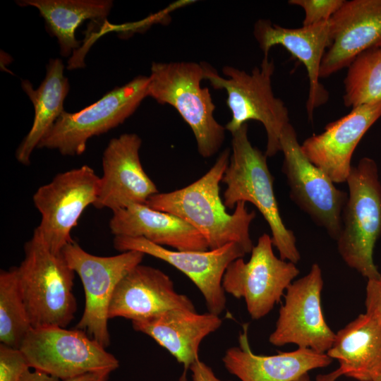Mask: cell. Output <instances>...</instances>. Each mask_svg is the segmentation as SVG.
Here are the masks:
<instances>
[{
	"label": "cell",
	"instance_id": "obj_1",
	"mask_svg": "<svg viewBox=\"0 0 381 381\" xmlns=\"http://www.w3.org/2000/svg\"><path fill=\"white\" fill-rule=\"evenodd\" d=\"M231 150L225 149L202 177L182 188L157 193L146 204L159 211L176 215L197 229L206 240L209 250L236 243L250 253L253 248L250 225L255 218L245 202H239L234 212L226 210L219 195V183L229 164Z\"/></svg>",
	"mask_w": 381,
	"mask_h": 381
},
{
	"label": "cell",
	"instance_id": "obj_2",
	"mask_svg": "<svg viewBox=\"0 0 381 381\" xmlns=\"http://www.w3.org/2000/svg\"><path fill=\"white\" fill-rule=\"evenodd\" d=\"M248 123L231 133L230 159L222 182L226 208L232 210L239 202L254 205L267 222L273 246L280 258L296 264L301 259L294 232L284 225L275 198L274 178L269 170L267 156L252 145Z\"/></svg>",
	"mask_w": 381,
	"mask_h": 381
},
{
	"label": "cell",
	"instance_id": "obj_3",
	"mask_svg": "<svg viewBox=\"0 0 381 381\" xmlns=\"http://www.w3.org/2000/svg\"><path fill=\"white\" fill-rule=\"evenodd\" d=\"M17 271L32 327L66 328L77 310L73 293L75 272L62 253L49 250L36 229L25 243L24 258Z\"/></svg>",
	"mask_w": 381,
	"mask_h": 381
},
{
	"label": "cell",
	"instance_id": "obj_4",
	"mask_svg": "<svg viewBox=\"0 0 381 381\" xmlns=\"http://www.w3.org/2000/svg\"><path fill=\"white\" fill-rule=\"evenodd\" d=\"M204 80L214 89L225 90L226 104L231 119L225 126L231 133L249 120L260 122L267 133L265 155L273 157L280 151L279 138L284 127L289 123V110L284 102L274 95L272 78L275 66L272 59L264 56L260 66L250 73L225 66L219 75L215 69L202 64Z\"/></svg>",
	"mask_w": 381,
	"mask_h": 381
},
{
	"label": "cell",
	"instance_id": "obj_5",
	"mask_svg": "<svg viewBox=\"0 0 381 381\" xmlns=\"http://www.w3.org/2000/svg\"><path fill=\"white\" fill-rule=\"evenodd\" d=\"M346 182L349 195L336 240L338 253L367 280L375 279L381 276L373 260L375 245L381 236V182L377 164L363 157L351 166Z\"/></svg>",
	"mask_w": 381,
	"mask_h": 381
},
{
	"label": "cell",
	"instance_id": "obj_6",
	"mask_svg": "<svg viewBox=\"0 0 381 381\" xmlns=\"http://www.w3.org/2000/svg\"><path fill=\"white\" fill-rule=\"evenodd\" d=\"M150 70L149 97L176 109L191 128L202 157L216 155L224 141L226 128L214 116L215 105L209 89L201 86L203 65L153 62Z\"/></svg>",
	"mask_w": 381,
	"mask_h": 381
},
{
	"label": "cell",
	"instance_id": "obj_7",
	"mask_svg": "<svg viewBox=\"0 0 381 381\" xmlns=\"http://www.w3.org/2000/svg\"><path fill=\"white\" fill-rule=\"evenodd\" d=\"M149 76L138 75L80 111H64L37 148L56 150L64 156L82 155L90 138L117 127L135 111L149 97Z\"/></svg>",
	"mask_w": 381,
	"mask_h": 381
},
{
	"label": "cell",
	"instance_id": "obj_8",
	"mask_svg": "<svg viewBox=\"0 0 381 381\" xmlns=\"http://www.w3.org/2000/svg\"><path fill=\"white\" fill-rule=\"evenodd\" d=\"M30 368L61 380L91 371H114L118 359L85 331L31 328L19 348Z\"/></svg>",
	"mask_w": 381,
	"mask_h": 381
},
{
	"label": "cell",
	"instance_id": "obj_9",
	"mask_svg": "<svg viewBox=\"0 0 381 381\" xmlns=\"http://www.w3.org/2000/svg\"><path fill=\"white\" fill-rule=\"evenodd\" d=\"M61 253L79 276L85 291V309L75 329L85 331L107 348L110 344L108 310L114 289L131 270L141 263L145 254L130 250L113 256H97L75 241L66 245Z\"/></svg>",
	"mask_w": 381,
	"mask_h": 381
},
{
	"label": "cell",
	"instance_id": "obj_10",
	"mask_svg": "<svg viewBox=\"0 0 381 381\" xmlns=\"http://www.w3.org/2000/svg\"><path fill=\"white\" fill-rule=\"evenodd\" d=\"M284 155L282 171L292 200L319 226L337 240L341 230V213L348 194L303 153L293 126L286 124L279 138Z\"/></svg>",
	"mask_w": 381,
	"mask_h": 381
},
{
	"label": "cell",
	"instance_id": "obj_11",
	"mask_svg": "<svg viewBox=\"0 0 381 381\" xmlns=\"http://www.w3.org/2000/svg\"><path fill=\"white\" fill-rule=\"evenodd\" d=\"M99 179L87 165L59 173L48 183L41 186L32 200L41 214L36 228L54 254L73 242L71 233L85 209L95 203Z\"/></svg>",
	"mask_w": 381,
	"mask_h": 381
},
{
	"label": "cell",
	"instance_id": "obj_12",
	"mask_svg": "<svg viewBox=\"0 0 381 381\" xmlns=\"http://www.w3.org/2000/svg\"><path fill=\"white\" fill-rule=\"evenodd\" d=\"M272 246V238L263 234L253 246L249 260L246 262L243 258L234 260L223 277L225 293L243 298L253 320L266 316L299 274L296 264L274 255Z\"/></svg>",
	"mask_w": 381,
	"mask_h": 381
},
{
	"label": "cell",
	"instance_id": "obj_13",
	"mask_svg": "<svg viewBox=\"0 0 381 381\" xmlns=\"http://www.w3.org/2000/svg\"><path fill=\"white\" fill-rule=\"evenodd\" d=\"M322 270L314 263L309 272L293 282L285 291L284 303L279 310L274 330L269 341L276 346L294 344L326 353L335 333L327 324L322 308Z\"/></svg>",
	"mask_w": 381,
	"mask_h": 381
},
{
	"label": "cell",
	"instance_id": "obj_14",
	"mask_svg": "<svg viewBox=\"0 0 381 381\" xmlns=\"http://www.w3.org/2000/svg\"><path fill=\"white\" fill-rule=\"evenodd\" d=\"M114 247L120 252L135 250L160 259L183 272L199 289L208 312L219 315L226 308L222 279L227 267L246 254L238 243H231L205 251L172 250L142 237L114 236Z\"/></svg>",
	"mask_w": 381,
	"mask_h": 381
},
{
	"label": "cell",
	"instance_id": "obj_15",
	"mask_svg": "<svg viewBox=\"0 0 381 381\" xmlns=\"http://www.w3.org/2000/svg\"><path fill=\"white\" fill-rule=\"evenodd\" d=\"M141 144L135 133H123L109 141L103 152L102 176L95 207L115 212L133 204H146L159 193L143 168Z\"/></svg>",
	"mask_w": 381,
	"mask_h": 381
},
{
	"label": "cell",
	"instance_id": "obj_16",
	"mask_svg": "<svg viewBox=\"0 0 381 381\" xmlns=\"http://www.w3.org/2000/svg\"><path fill=\"white\" fill-rule=\"evenodd\" d=\"M329 40L320 78L348 68L363 52L381 47V0L344 1L329 19Z\"/></svg>",
	"mask_w": 381,
	"mask_h": 381
},
{
	"label": "cell",
	"instance_id": "obj_17",
	"mask_svg": "<svg viewBox=\"0 0 381 381\" xmlns=\"http://www.w3.org/2000/svg\"><path fill=\"white\" fill-rule=\"evenodd\" d=\"M381 118V99L352 108L325 131L306 139L301 149L307 158L334 183L346 182L351 157L368 129Z\"/></svg>",
	"mask_w": 381,
	"mask_h": 381
},
{
	"label": "cell",
	"instance_id": "obj_18",
	"mask_svg": "<svg viewBox=\"0 0 381 381\" xmlns=\"http://www.w3.org/2000/svg\"><path fill=\"white\" fill-rule=\"evenodd\" d=\"M173 309L196 311L190 298L176 291L173 281L167 274L157 268L139 264L116 286L108 317L143 321Z\"/></svg>",
	"mask_w": 381,
	"mask_h": 381
},
{
	"label": "cell",
	"instance_id": "obj_19",
	"mask_svg": "<svg viewBox=\"0 0 381 381\" xmlns=\"http://www.w3.org/2000/svg\"><path fill=\"white\" fill-rule=\"evenodd\" d=\"M253 35L264 56H268L270 49L279 44L304 64L309 79L306 110L312 120L315 109L325 104L329 97L320 83V68L330 44L329 20L299 28H286L270 20L259 19L254 25Z\"/></svg>",
	"mask_w": 381,
	"mask_h": 381
},
{
	"label": "cell",
	"instance_id": "obj_20",
	"mask_svg": "<svg viewBox=\"0 0 381 381\" xmlns=\"http://www.w3.org/2000/svg\"><path fill=\"white\" fill-rule=\"evenodd\" d=\"M239 346L228 349L222 358L224 368L241 381H294L309 371L329 365L327 353L306 348L265 356L254 353L248 337V325L240 334Z\"/></svg>",
	"mask_w": 381,
	"mask_h": 381
},
{
	"label": "cell",
	"instance_id": "obj_21",
	"mask_svg": "<svg viewBox=\"0 0 381 381\" xmlns=\"http://www.w3.org/2000/svg\"><path fill=\"white\" fill-rule=\"evenodd\" d=\"M222 324L219 315L207 312L198 313L183 309L167 310L153 318L132 321L133 328L152 338L183 365L180 381L198 358L202 340Z\"/></svg>",
	"mask_w": 381,
	"mask_h": 381
},
{
	"label": "cell",
	"instance_id": "obj_22",
	"mask_svg": "<svg viewBox=\"0 0 381 381\" xmlns=\"http://www.w3.org/2000/svg\"><path fill=\"white\" fill-rule=\"evenodd\" d=\"M109 229L114 236L142 237L176 250H209L202 235L188 222L145 204H133L113 212Z\"/></svg>",
	"mask_w": 381,
	"mask_h": 381
},
{
	"label": "cell",
	"instance_id": "obj_23",
	"mask_svg": "<svg viewBox=\"0 0 381 381\" xmlns=\"http://www.w3.org/2000/svg\"><path fill=\"white\" fill-rule=\"evenodd\" d=\"M339 363L340 375L358 381H373L381 373V327L366 313L335 333L326 353Z\"/></svg>",
	"mask_w": 381,
	"mask_h": 381
},
{
	"label": "cell",
	"instance_id": "obj_24",
	"mask_svg": "<svg viewBox=\"0 0 381 381\" xmlns=\"http://www.w3.org/2000/svg\"><path fill=\"white\" fill-rule=\"evenodd\" d=\"M64 70V65L60 59H51L47 65L45 78L37 89H34L29 80H22L21 87L32 102L35 116L30 131L16 152V157L20 164H30L33 150L65 111L64 102L70 87Z\"/></svg>",
	"mask_w": 381,
	"mask_h": 381
},
{
	"label": "cell",
	"instance_id": "obj_25",
	"mask_svg": "<svg viewBox=\"0 0 381 381\" xmlns=\"http://www.w3.org/2000/svg\"><path fill=\"white\" fill-rule=\"evenodd\" d=\"M18 4L36 8L44 18L47 31L56 37L60 54L68 56L78 49L77 28L86 20H102L113 6L110 0H23Z\"/></svg>",
	"mask_w": 381,
	"mask_h": 381
},
{
	"label": "cell",
	"instance_id": "obj_26",
	"mask_svg": "<svg viewBox=\"0 0 381 381\" xmlns=\"http://www.w3.org/2000/svg\"><path fill=\"white\" fill-rule=\"evenodd\" d=\"M32 328L20 292L17 267L0 272V341L19 349Z\"/></svg>",
	"mask_w": 381,
	"mask_h": 381
},
{
	"label": "cell",
	"instance_id": "obj_27",
	"mask_svg": "<svg viewBox=\"0 0 381 381\" xmlns=\"http://www.w3.org/2000/svg\"><path fill=\"white\" fill-rule=\"evenodd\" d=\"M347 68L343 96L346 107L381 99V47L363 52Z\"/></svg>",
	"mask_w": 381,
	"mask_h": 381
},
{
	"label": "cell",
	"instance_id": "obj_28",
	"mask_svg": "<svg viewBox=\"0 0 381 381\" xmlns=\"http://www.w3.org/2000/svg\"><path fill=\"white\" fill-rule=\"evenodd\" d=\"M30 368L20 349L0 344V381H20Z\"/></svg>",
	"mask_w": 381,
	"mask_h": 381
},
{
	"label": "cell",
	"instance_id": "obj_29",
	"mask_svg": "<svg viewBox=\"0 0 381 381\" xmlns=\"http://www.w3.org/2000/svg\"><path fill=\"white\" fill-rule=\"evenodd\" d=\"M344 0H290L289 4L301 7L305 12L303 26L329 20Z\"/></svg>",
	"mask_w": 381,
	"mask_h": 381
},
{
	"label": "cell",
	"instance_id": "obj_30",
	"mask_svg": "<svg viewBox=\"0 0 381 381\" xmlns=\"http://www.w3.org/2000/svg\"><path fill=\"white\" fill-rule=\"evenodd\" d=\"M365 313L373 317L381 327V276L368 280L365 298Z\"/></svg>",
	"mask_w": 381,
	"mask_h": 381
},
{
	"label": "cell",
	"instance_id": "obj_31",
	"mask_svg": "<svg viewBox=\"0 0 381 381\" xmlns=\"http://www.w3.org/2000/svg\"><path fill=\"white\" fill-rule=\"evenodd\" d=\"M190 370L193 381H231L219 379L212 369L200 359L191 365Z\"/></svg>",
	"mask_w": 381,
	"mask_h": 381
},
{
	"label": "cell",
	"instance_id": "obj_32",
	"mask_svg": "<svg viewBox=\"0 0 381 381\" xmlns=\"http://www.w3.org/2000/svg\"><path fill=\"white\" fill-rule=\"evenodd\" d=\"M111 373L110 370L87 372L62 381H107Z\"/></svg>",
	"mask_w": 381,
	"mask_h": 381
},
{
	"label": "cell",
	"instance_id": "obj_33",
	"mask_svg": "<svg viewBox=\"0 0 381 381\" xmlns=\"http://www.w3.org/2000/svg\"><path fill=\"white\" fill-rule=\"evenodd\" d=\"M20 381H62L59 378L51 376L43 372L36 370L28 371L23 375Z\"/></svg>",
	"mask_w": 381,
	"mask_h": 381
},
{
	"label": "cell",
	"instance_id": "obj_34",
	"mask_svg": "<svg viewBox=\"0 0 381 381\" xmlns=\"http://www.w3.org/2000/svg\"><path fill=\"white\" fill-rule=\"evenodd\" d=\"M340 377L339 372L336 369L328 374L318 375L316 377V381H336Z\"/></svg>",
	"mask_w": 381,
	"mask_h": 381
},
{
	"label": "cell",
	"instance_id": "obj_35",
	"mask_svg": "<svg viewBox=\"0 0 381 381\" xmlns=\"http://www.w3.org/2000/svg\"><path fill=\"white\" fill-rule=\"evenodd\" d=\"M294 381H312L308 373H306Z\"/></svg>",
	"mask_w": 381,
	"mask_h": 381
},
{
	"label": "cell",
	"instance_id": "obj_36",
	"mask_svg": "<svg viewBox=\"0 0 381 381\" xmlns=\"http://www.w3.org/2000/svg\"><path fill=\"white\" fill-rule=\"evenodd\" d=\"M373 381H381V373Z\"/></svg>",
	"mask_w": 381,
	"mask_h": 381
}]
</instances>
